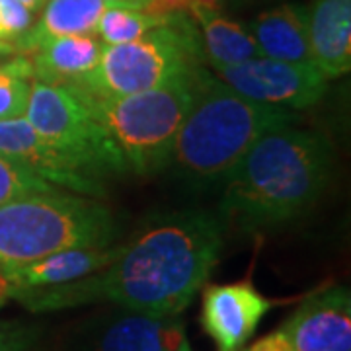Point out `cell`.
Segmentation results:
<instances>
[{
  "mask_svg": "<svg viewBox=\"0 0 351 351\" xmlns=\"http://www.w3.org/2000/svg\"><path fill=\"white\" fill-rule=\"evenodd\" d=\"M221 217L180 211L156 217L119 244L112 263L64 285L25 289L14 299L32 313L113 302L129 313L180 316L211 276L225 244Z\"/></svg>",
  "mask_w": 351,
  "mask_h": 351,
  "instance_id": "obj_1",
  "label": "cell"
},
{
  "mask_svg": "<svg viewBox=\"0 0 351 351\" xmlns=\"http://www.w3.org/2000/svg\"><path fill=\"white\" fill-rule=\"evenodd\" d=\"M334 149L326 135L289 125L258 138L225 178L219 217L244 232L293 221L330 182Z\"/></svg>",
  "mask_w": 351,
  "mask_h": 351,
  "instance_id": "obj_2",
  "label": "cell"
},
{
  "mask_svg": "<svg viewBox=\"0 0 351 351\" xmlns=\"http://www.w3.org/2000/svg\"><path fill=\"white\" fill-rule=\"evenodd\" d=\"M295 110L248 100L203 71L195 100L176 135L168 166L189 184L225 182L258 138L297 123Z\"/></svg>",
  "mask_w": 351,
  "mask_h": 351,
  "instance_id": "obj_3",
  "label": "cell"
},
{
  "mask_svg": "<svg viewBox=\"0 0 351 351\" xmlns=\"http://www.w3.org/2000/svg\"><path fill=\"white\" fill-rule=\"evenodd\" d=\"M203 71V66H197L160 86L115 98L64 88H69L108 131L129 170L154 174L168 168L176 135L195 100Z\"/></svg>",
  "mask_w": 351,
  "mask_h": 351,
  "instance_id": "obj_4",
  "label": "cell"
},
{
  "mask_svg": "<svg viewBox=\"0 0 351 351\" xmlns=\"http://www.w3.org/2000/svg\"><path fill=\"white\" fill-rule=\"evenodd\" d=\"M115 237V217L96 199L53 191L0 205V263L4 267L69 248L110 246Z\"/></svg>",
  "mask_w": 351,
  "mask_h": 351,
  "instance_id": "obj_5",
  "label": "cell"
},
{
  "mask_svg": "<svg viewBox=\"0 0 351 351\" xmlns=\"http://www.w3.org/2000/svg\"><path fill=\"white\" fill-rule=\"evenodd\" d=\"M201 36L188 14H170L162 25L135 41L104 45L98 64L64 84L94 96H129L160 86L186 71L203 66Z\"/></svg>",
  "mask_w": 351,
  "mask_h": 351,
  "instance_id": "obj_6",
  "label": "cell"
},
{
  "mask_svg": "<svg viewBox=\"0 0 351 351\" xmlns=\"http://www.w3.org/2000/svg\"><path fill=\"white\" fill-rule=\"evenodd\" d=\"M24 117L51 147L92 178L129 172L108 131L69 88L34 80Z\"/></svg>",
  "mask_w": 351,
  "mask_h": 351,
  "instance_id": "obj_7",
  "label": "cell"
},
{
  "mask_svg": "<svg viewBox=\"0 0 351 351\" xmlns=\"http://www.w3.org/2000/svg\"><path fill=\"white\" fill-rule=\"evenodd\" d=\"M213 75L248 100L287 110L311 108L328 88V78L316 64L285 63L269 57L215 66Z\"/></svg>",
  "mask_w": 351,
  "mask_h": 351,
  "instance_id": "obj_8",
  "label": "cell"
},
{
  "mask_svg": "<svg viewBox=\"0 0 351 351\" xmlns=\"http://www.w3.org/2000/svg\"><path fill=\"white\" fill-rule=\"evenodd\" d=\"M0 156L24 166L57 188L82 195H104L100 180L92 178L69 156L51 147L25 117L0 119Z\"/></svg>",
  "mask_w": 351,
  "mask_h": 351,
  "instance_id": "obj_9",
  "label": "cell"
},
{
  "mask_svg": "<svg viewBox=\"0 0 351 351\" xmlns=\"http://www.w3.org/2000/svg\"><path fill=\"white\" fill-rule=\"evenodd\" d=\"M271 308L250 281L209 285L203 291L201 326L219 351H239Z\"/></svg>",
  "mask_w": 351,
  "mask_h": 351,
  "instance_id": "obj_10",
  "label": "cell"
},
{
  "mask_svg": "<svg viewBox=\"0 0 351 351\" xmlns=\"http://www.w3.org/2000/svg\"><path fill=\"white\" fill-rule=\"evenodd\" d=\"M283 332L295 351H351L350 289L336 285L311 295Z\"/></svg>",
  "mask_w": 351,
  "mask_h": 351,
  "instance_id": "obj_11",
  "label": "cell"
},
{
  "mask_svg": "<svg viewBox=\"0 0 351 351\" xmlns=\"http://www.w3.org/2000/svg\"><path fill=\"white\" fill-rule=\"evenodd\" d=\"M308 10V41L316 69L330 78L351 69V0H314Z\"/></svg>",
  "mask_w": 351,
  "mask_h": 351,
  "instance_id": "obj_12",
  "label": "cell"
},
{
  "mask_svg": "<svg viewBox=\"0 0 351 351\" xmlns=\"http://www.w3.org/2000/svg\"><path fill=\"white\" fill-rule=\"evenodd\" d=\"M119 246L101 248H69L55 252L36 262L4 267L12 283V295L25 289H43L64 285L92 276L115 260Z\"/></svg>",
  "mask_w": 351,
  "mask_h": 351,
  "instance_id": "obj_13",
  "label": "cell"
},
{
  "mask_svg": "<svg viewBox=\"0 0 351 351\" xmlns=\"http://www.w3.org/2000/svg\"><path fill=\"white\" fill-rule=\"evenodd\" d=\"M184 346L188 338L180 316L131 313L101 330L94 351H178Z\"/></svg>",
  "mask_w": 351,
  "mask_h": 351,
  "instance_id": "obj_14",
  "label": "cell"
},
{
  "mask_svg": "<svg viewBox=\"0 0 351 351\" xmlns=\"http://www.w3.org/2000/svg\"><path fill=\"white\" fill-rule=\"evenodd\" d=\"M248 29L263 57L285 63H313L306 6H277L254 18Z\"/></svg>",
  "mask_w": 351,
  "mask_h": 351,
  "instance_id": "obj_15",
  "label": "cell"
},
{
  "mask_svg": "<svg viewBox=\"0 0 351 351\" xmlns=\"http://www.w3.org/2000/svg\"><path fill=\"white\" fill-rule=\"evenodd\" d=\"M113 4L106 0H47L38 22L14 41L22 55H32L45 41L64 36L96 34L100 16Z\"/></svg>",
  "mask_w": 351,
  "mask_h": 351,
  "instance_id": "obj_16",
  "label": "cell"
},
{
  "mask_svg": "<svg viewBox=\"0 0 351 351\" xmlns=\"http://www.w3.org/2000/svg\"><path fill=\"white\" fill-rule=\"evenodd\" d=\"M104 43L96 36H64L39 45L29 57L34 76L39 82L64 86L90 73L101 57Z\"/></svg>",
  "mask_w": 351,
  "mask_h": 351,
  "instance_id": "obj_17",
  "label": "cell"
},
{
  "mask_svg": "<svg viewBox=\"0 0 351 351\" xmlns=\"http://www.w3.org/2000/svg\"><path fill=\"white\" fill-rule=\"evenodd\" d=\"M189 14L201 27V47L211 69L263 57L248 27L228 20L217 10L193 8Z\"/></svg>",
  "mask_w": 351,
  "mask_h": 351,
  "instance_id": "obj_18",
  "label": "cell"
},
{
  "mask_svg": "<svg viewBox=\"0 0 351 351\" xmlns=\"http://www.w3.org/2000/svg\"><path fill=\"white\" fill-rule=\"evenodd\" d=\"M34 80L29 55L16 53L0 63V119L24 117Z\"/></svg>",
  "mask_w": 351,
  "mask_h": 351,
  "instance_id": "obj_19",
  "label": "cell"
},
{
  "mask_svg": "<svg viewBox=\"0 0 351 351\" xmlns=\"http://www.w3.org/2000/svg\"><path fill=\"white\" fill-rule=\"evenodd\" d=\"M166 20L168 16H154L125 6H110L100 16L96 34L104 39V45H121L135 41L147 32L162 25Z\"/></svg>",
  "mask_w": 351,
  "mask_h": 351,
  "instance_id": "obj_20",
  "label": "cell"
},
{
  "mask_svg": "<svg viewBox=\"0 0 351 351\" xmlns=\"http://www.w3.org/2000/svg\"><path fill=\"white\" fill-rule=\"evenodd\" d=\"M53 191H59V188L29 172L24 166L0 156V205L25 195Z\"/></svg>",
  "mask_w": 351,
  "mask_h": 351,
  "instance_id": "obj_21",
  "label": "cell"
},
{
  "mask_svg": "<svg viewBox=\"0 0 351 351\" xmlns=\"http://www.w3.org/2000/svg\"><path fill=\"white\" fill-rule=\"evenodd\" d=\"M36 332L16 322H0V351H29Z\"/></svg>",
  "mask_w": 351,
  "mask_h": 351,
  "instance_id": "obj_22",
  "label": "cell"
},
{
  "mask_svg": "<svg viewBox=\"0 0 351 351\" xmlns=\"http://www.w3.org/2000/svg\"><path fill=\"white\" fill-rule=\"evenodd\" d=\"M193 6V0H151L145 12L154 16H170V14H188Z\"/></svg>",
  "mask_w": 351,
  "mask_h": 351,
  "instance_id": "obj_23",
  "label": "cell"
},
{
  "mask_svg": "<svg viewBox=\"0 0 351 351\" xmlns=\"http://www.w3.org/2000/svg\"><path fill=\"white\" fill-rule=\"evenodd\" d=\"M248 351H295L287 334L283 332V328H279L276 332H271L269 336L258 339L256 343H252Z\"/></svg>",
  "mask_w": 351,
  "mask_h": 351,
  "instance_id": "obj_24",
  "label": "cell"
},
{
  "mask_svg": "<svg viewBox=\"0 0 351 351\" xmlns=\"http://www.w3.org/2000/svg\"><path fill=\"white\" fill-rule=\"evenodd\" d=\"M10 297H12V283H10L8 276H6V269H4V265L0 263V306L8 301Z\"/></svg>",
  "mask_w": 351,
  "mask_h": 351,
  "instance_id": "obj_25",
  "label": "cell"
},
{
  "mask_svg": "<svg viewBox=\"0 0 351 351\" xmlns=\"http://www.w3.org/2000/svg\"><path fill=\"white\" fill-rule=\"evenodd\" d=\"M113 6H125V8H135V10H145L151 0H106Z\"/></svg>",
  "mask_w": 351,
  "mask_h": 351,
  "instance_id": "obj_26",
  "label": "cell"
},
{
  "mask_svg": "<svg viewBox=\"0 0 351 351\" xmlns=\"http://www.w3.org/2000/svg\"><path fill=\"white\" fill-rule=\"evenodd\" d=\"M221 4H223V0H193L191 10H193V8H203V10H217V12H219ZM191 10H189V12H191Z\"/></svg>",
  "mask_w": 351,
  "mask_h": 351,
  "instance_id": "obj_27",
  "label": "cell"
},
{
  "mask_svg": "<svg viewBox=\"0 0 351 351\" xmlns=\"http://www.w3.org/2000/svg\"><path fill=\"white\" fill-rule=\"evenodd\" d=\"M18 51H16V47H14L12 41H2L0 39V63H2V59H6V57H12V55H16Z\"/></svg>",
  "mask_w": 351,
  "mask_h": 351,
  "instance_id": "obj_28",
  "label": "cell"
},
{
  "mask_svg": "<svg viewBox=\"0 0 351 351\" xmlns=\"http://www.w3.org/2000/svg\"><path fill=\"white\" fill-rule=\"evenodd\" d=\"M18 2H20L22 6H25V8H27L32 14H36L45 6V2H47V0H18Z\"/></svg>",
  "mask_w": 351,
  "mask_h": 351,
  "instance_id": "obj_29",
  "label": "cell"
},
{
  "mask_svg": "<svg viewBox=\"0 0 351 351\" xmlns=\"http://www.w3.org/2000/svg\"><path fill=\"white\" fill-rule=\"evenodd\" d=\"M178 351H191V350H189V343H188V346H184L182 350H178Z\"/></svg>",
  "mask_w": 351,
  "mask_h": 351,
  "instance_id": "obj_30",
  "label": "cell"
}]
</instances>
